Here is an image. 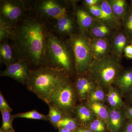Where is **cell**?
Masks as SVG:
<instances>
[{
	"label": "cell",
	"instance_id": "cell-1",
	"mask_svg": "<svg viewBox=\"0 0 132 132\" xmlns=\"http://www.w3.org/2000/svg\"><path fill=\"white\" fill-rule=\"evenodd\" d=\"M50 31L46 22L29 12L15 28L10 40L17 59L34 69L45 66L46 42Z\"/></svg>",
	"mask_w": 132,
	"mask_h": 132
},
{
	"label": "cell",
	"instance_id": "cell-2",
	"mask_svg": "<svg viewBox=\"0 0 132 132\" xmlns=\"http://www.w3.org/2000/svg\"><path fill=\"white\" fill-rule=\"evenodd\" d=\"M45 66L67 75L74 68L73 54L68 41L63 40L50 30L46 42Z\"/></svg>",
	"mask_w": 132,
	"mask_h": 132
},
{
	"label": "cell",
	"instance_id": "cell-3",
	"mask_svg": "<svg viewBox=\"0 0 132 132\" xmlns=\"http://www.w3.org/2000/svg\"><path fill=\"white\" fill-rule=\"evenodd\" d=\"M67 77L61 71L43 66L31 69L26 85L29 90L46 103L52 91Z\"/></svg>",
	"mask_w": 132,
	"mask_h": 132
},
{
	"label": "cell",
	"instance_id": "cell-4",
	"mask_svg": "<svg viewBox=\"0 0 132 132\" xmlns=\"http://www.w3.org/2000/svg\"><path fill=\"white\" fill-rule=\"evenodd\" d=\"M119 59L109 54L99 60H94L88 69L90 78L102 87H111L119 74Z\"/></svg>",
	"mask_w": 132,
	"mask_h": 132
},
{
	"label": "cell",
	"instance_id": "cell-5",
	"mask_svg": "<svg viewBox=\"0 0 132 132\" xmlns=\"http://www.w3.org/2000/svg\"><path fill=\"white\" fill-rule=\"evenodd\" d=\"M90 39L87 35L79 32L69 36L68 41L73 54L74 69L78 75L87 72L94 60Z\"/></svg>",
	"mask_w": 132,
	"mask_h": 132
},
{
	"label": "cell",
	"instance_id": "cell-6",
	"mask_svg": "<svg viewBox=\"0 0 132 132\" xmlns=\"http://www.w3.org/2000/svg\"><path fill=\"white\" fill-rule=\"evenodd\" d=\"M46 103L57 108L63 115L72 111L75 104V93L68 77L52 91Z\"/></svg>",
	"mask_w": 132,
	"mask_h": 132
},
{
	"label": "cell",
	"instance_id": "cell-7",
	"mask_svg": "<svg viewBox=\"0 0 132 132\" xmlns=\"http://www.w3.org/2000/svg\"><path fill=\"white\" fill-rule=\"evenodd\" d=\"M67 2L60 0H39L29 2V12L47 22L56 20L67 14Z\"/></svg>",
	"mask_w": 132,
	"mask_h": 132
},
{
	"label": "cell",
	"instance_id": "cell-8",
	"mask_svg": "<svg viewBox=\"0 0 132 132\" xmlns=\"http://www.w3.org/2000/svg\"><path fill=\"white\" fill-rule=\"evenodd\" d=\"M0 1V20L14 28L29 13V1L1 0Z\"/></svg>",
	"mask_w": 132,
	"mask_h": 132
},
{
	"label": "cell",
	"instance_id": "cell-9",
	"mask_svg": "<svg viewBox=\"0 0 132 132\" xmlns=\"http://www.w3.org/2000/svg\"><path fill=\"white\" fill-rule=\"evenodd\" d=\"M30 67L26 62L18 60L6 67L5 70L1 72L0 75L10 77L22 85H26L30 76Z\"/></svg>",
	"mask_w": 132,
	"mask_h": 132
},
{
	"label": "cell",
	"instance_id": "cell-10",
	"mask_svg": "<svg viewBox=\"0 0 132 132\" xmlns=\"http://www.w3.org/2000/svg\"><path fill=\"white\" fill-rule=\"evenodd\" d=\"M74 7L75 16L79 33L87 35V33H89L95 19L86 8L75 6Z\"/></svg>",
	"mask_w": 132,
	"mask_h": 132
},
{
	"label": "cell",
	"instance_id": "cell-11",
	"mask_svg": "<svg viewBox=\"0 0 132 132\" xmlns=\"http://www.w3.org/2000/svg\"><path fill=\"white\" fill-rule=\"evenodd\" d=\"M131 39L123 30H117L112 37L111 52L118 59L121 58L124 50L131 43Z\"/></svg>",
	"mask_w": 132,
	"mask_h": 132
},
{
	"label": "cell",
	"instance_id": "cell-12",
	"mask_svg": "<svg viewBox=\"0 0 132 132\" xmlns=\"http://www.w3.org/2000/svg\"><path fill=\"white\" fill-rule=\"evenodd\" d=\"M53 29L55 33L61 36H69L74 33L75 21L68 14L52 22Z\"/></svg>",
	"mask_w": 132,
	"mask_h": 132
},
{
	"label": "cell",
	"instance_id": "cell-13",
	"mask_svg": "<svg viewBox=\"0 0 132 132\" xmlns=\"http://www.w3.org/2000/svg\"><path fill=\"white\" fill-rule=\"evenodd\" d=\"M90 43L94 60L102 59L111 52V43L108 39L91 38Z\"/></svg>",
	"mask_w": 132,
	"mask_h": 132
},
{
	"label": "cell",
	"instance_id": "cell-14",
	"mask_svg": "<svg viewBox=\"0 0 132 132\" xmlns=\"http://www.w3.org/2000/svg\"><path fill=\"white\" fill-rule=\"evenodd\" d=\"M117 30L102 21L95 19L94 23L90 29L89 33L92 38H106L112 37Z\"/></svg>",
	"mask_w": 132,
	"mask_h": 132
},
{
	"label": "cell",
	"instance_id": "cell-15",
	"mask_svg": "<svg viewBox=\"0 0 132 132\" xmlns=\"http://www.w3.org/2000/svg\"><path fill=\"white\" fill-rule=\"evenodd\" d=\"M75 82L76 89L80 98L84 100L89 96L94 88L93 80L84 74L78 75Z\"/></svg>",
	"mask_w": 132,
	"mask_h": 132
},
{
	"label": "cell",
	"instance_id": "cell-16",
	"mask_svg": "<svg viewBox=\"0 0 132 132\" xmlns=\"http://www.w3.org/2000/svg\"><path fill=\"white\" fill-rule=\"evenodd\" d=\"M124 118L118 109L111 108L108 111L107 127L111 132H119L123 127Z\"/></svg>",
	"mask_w": 132,
	"mask_h": 132
},
{
	"label": "cell",
	"instance_id": "cell-17",
	"mask_svg": "<svg viewBox=\"0 0 132 132\" xmlns=\"http://www.w3.org/2000/svg\"><path fill=\"white\" fill-rule=\"evenodd\" d=\"M9 40L0 43V61L7 67L18 60Z\"/></svg>",
	"mask_w": 132,
	"mask_h": 132
},
{
	"label": "cell",
	"instance_id": "cell-18",
	"mask_svg": "<svg viewBox=\"0 0 132 132\" xmlns=\"http://www.w3.org/2000/svg\"><path fill=\"white\" fill-rule=\"evenodd\" d=\"M104 15V22L116 30H119L121 25L114 14L110 4L107 0H102L99 4Z\"/></svg>",
	"mask_w": 132,
	"mask_h": 132
},
{
	"label": "cell",
	"instance_id": "cell-19",
	"mask_svg": "<svg viewBox=\"0 0 132 132\" xmlns=\"http://www.w3.org/2000/svg\"><path fill=\"white\" fill-rule=\"evenodd\" d=\"M115 83L121 91L127 93L132 90V69L119 73Z\"/></svg>",
	"mask_w": 132,
	"mask_h": 132
},
{
	"label": "cell",
	"instance_id": "cell-20",
	"mask_svg": "<svg viewBox=\"0 0 132 132\" xmlns=\"http://www.w3.org/2000/svg\"><path fill=\"white\" fill-rule=\"evenodd\" d=\"M116 17L121 23L123 16L127 12L130 5L126 0H108Z\"/></svg>",
	"mask_w": 132,
	"mask_h": 132
},
{
	"label": "cell",
	"instance_id": "cell-21",
	"mask_svg": "<svg viewBox=\"0 0 132 132\" xmlns=\"http://www.w3.org/2000/svg\"><path fill=\"white\" fill-rule=\"evenodd\" d=\"M89 109L98 116L99 119L107 122L108 116V111L106 108L100 102L90 103L89 104Z\"/></svg>",
	"mask_w": 132,
	"mask_h": 132
},
{
	"label": "cell",
	"instance_id": "cell-22",
	"mask_svg": "<svg viewBox=\"0 0 132 132\" xmlns=\"http://www.w3.org/2000/svg\"><path fill=\"white\" fill-rule=\"evenodd\" d=\"M15 28L0 20V43L11 40L14 35Z\"/></svg>",
	"mask_w": 132,
	"mask_h": 132
},
{
	"label": "cell",
	"instance_id": "cell-23",
	"mask_svg": "<svg viewBox=\"0 0 132 132\" xmlns=\"http://www.w3.org/2000/svg\"><path fill=\"white\" fill-rule=\"evenodd\" d=\"M76 113L77 118L81 123L91 122L93 118V115L90 109L83 105L77 107Z\"/></svg>",
	"mask_w": 132,
	"mask_h": 132
},
{
	"label": "cell",
	"instance_id": "cell-24",
	"mask_svg": "<svg viewBox=\"0 0 132 132\" xmlns=\"http://www.w3.org/2000/svg\"><path fill=\"white\" fill-rule=\"evenodd\" d=\"M13 118L14 119L16 118H21L37 120H48L47 115L42 114L36 110L15 114L13 115Z\"/></svg>",
	"mask_w": 132,
	"mask_h": 132
},
{
	"label": "cell",
	"instance_id": "cell-25",
	"mask_svg": "<svg viewBox=\"0 0 132 132\" xmlns=\"http://www.w3.org/2000/svg\"><path fill=\"white\" fill-rule=\"evenodd\" d=\"M107 100L109 105L112 108L118 109L124 105L123 101L119 93L111 87L107 95Z\"/></svg>",
	"mask_w": 132,
	"mask_h": 132
},
{
	"label": "cell",
	"instance_id": "cell-26",
	"mask_svg": "<svg viewBox=\"0 0 132 132\" xmlns=\"http://www.w3.org/2000/svg\"><path fill=\"white\" fill-rule=\"evenodd\" d=\"M121 25L123 30L132 39V6L130 5L127 12L121 21Z\"/></svg>",
	"mask_w": 132,
	"mask_h": 132
},
{
	"label": "cell",
	"instance_id": "cell-27",
	"mask_svg": "<svg viewBox=\"0 0 132 132\" xmlns=\"http://www.w3.org/2000/svg\"><path fill=\"white\" fill-rule=\"evenodd\" d=\"M2 115V123L1 129L4 131H8L14 130L13 127V121L14 119L13 115L11 112L2 110L1 111Z\"/></svg>",
	"mask_w": 132,
	"mask_h": 132
},
{
	"label": "cell",
	"instance_id": "cell-28",
	"mask_svg": "<svg viewBox=\"0 0 132 132\" xmlns=\"http://www.w3.org/2000/svg\"><path fill=\"white\" fill-rule=\"evenodd\" d=\"M57 128H63L72 132L77 129V124L73 119L67 117H63L61 120L55 125Z\"/></svg>",
	"mask_w": 132,
	"mask_h": 132
},
{
	"label": "cell",
	"instance_id": "cell-29",
	"mask_svg": "<svg viewBox=\"0 0 132 132\" xmlns=\"http://www.w3.org/2000/svg\"><path fill=\"white\" fill-rule=\"evenodd\" d=\"M49 107V112L47 115L48 120L53 126L55 125L63 118V114L57 108L51 105H48Z\"/></svg>",
	"mask_w": 132,
	"mask_h": 132
},
{
	"label": "cell",
	"instance_id": "cell-30",
	"mask_svg": "<svg viewBox=\"0 0 132 132\" xmlns=\"http://www.w3.org/2000/svg\"><path fill=\"white\" fill-rule=\"evenodd\" d=\"M88 128L93 132H105L106 126L104 121L97 119L91 121L88 125Z\"/></svg>",
	"mask_w": 132,
	"mask_h": 132
},
{
	"label": "cell",
	"instance_id": "cell-31",
	"mask_svg": "<svg viewBox=\"0 0 132 132\" xmlns=\"http://www.w3.org/2000/svg\"><path fill=\"white\" fill-rule=\"evenodd\" d=\"M86 7V9L87 10L95 19L104 21L103 12L99 5Z\"/></svg>",
	"mask_w": 132,
	"mask_h": 132
},
{
	"label": "cell",
	"instance_id": "cell-32",
	"mask_svg": "<svg viewBox=\"0 0 132 132\" xmlns=\"http://www.w3.org/2000/svg\"><path fill=\"white\" fill-rule=\"evenodd\" d=\"M88 97V100L90 103L100 102L104 100L105 94L100 89H97L90 93Z\"/></svg>",
	"mask_w": 132,
	"mask_h": 132
},
{
	"label": "cell",
	"instance_id": "cell-33",
	"mask_svg": "<svg viewBox=\"0 0 132 132\" xmlns=\"http://www.w3.org/2000/svg\"><path fill=\"white\" fill-rule=\"evenodd\" d=\"M0 110H5L12 112V109L9 106L2 92L0 93Z\"/></svg>",
	"mask_w": 132,
	"mask_h": 132
},
{
	"label": "cell",
	"instance_id": "cell-34",
	"mask_svg": "<svg viewBox=\"0 0 132 132\" xmlns=\"http://www.w3.org/2000/svg\"><path fill=\"white\" fill-rule=\"evenodd\" d=\"M102 0H85L83 1V4L86 7L92 6L99 5Z\"/></svg>",
	"mask_w": 132,
	"mask_h": 132
},
{
	"label": "cell",
	"instance_id": "cell-35",
	"mask_svg": "<svg viewBox=\"0 0 132 132\" xmlns=\"http://www.w3.org/2000/svg\"><path fill=\"white\" fill-rule=\"evenodd\" d=\"M124 53L125 57L128 59H132V45H128L124 50Z\"/></svg>",
	"mask_w": 132,
	"mask_h": 132
},
{
	"label": "cell",
	"instance_id": "cell-36",
	"mask_svg": "<svg viewBox=\"0 0 132 132\" xmlns=\"http://www.w3.org/2000/svg\"><path fill=\"white\" fill-rule=\"evenodd\" d=\"M123 132H132V121H130L126 123Z\"/></svg>",
	"mask_w": 132,
	"mask_h": 132
},
{
	"label": "cell",
	"instance_id": "cell-37",
	"mask_svg": "<svg viewBox=\"0 0 132 132\" xmlns=\"http://www.w3.org/2000/svg\"><path fill=\"white\" fill-rule=\"evenodd\" d=\"M126 114L130 121H132V107L128 108L126 111Z\"/></svg>",
	"mask_w": 132,
	"mask_h": 132
},
{
	"label": "cell",
	"instance_id": "cell-38",
	"mask_svg": "<svg viewBox=\"0 0 132 132\" xmlns=\"http://www.w3.org/2000/svg\"><path fill=\"white\" fill-rule=\"evenodd\" d=\"M74 132H93L89 128H77Z\"/></svg>",
	"mask_w": 132,
	"mask_h": 132
},
{
	"label": "cell",
	"instance_id": "cell-39",
	"mask_svg": "<svg viewBox=\"0 0 132 132\" xmlns=\"http://www.w3.org/2000/svg\"><path fill=\"white\" fill-rule=\"evenodd\" d=\"M59 132H73L63 128H59Z\"/></svg>",
	"mask_w": 132,
	"mask_h": 132
},
{
	"label": "cell",
	"instance_id": "cell-40",
	"mask_svg": "<svg viewBox=\"0 0 132 132\" xmlns=\"http://www.w3.org/2000/svg\"><path fill=\"white\" fill-rule=\"evenodd\" d=\"M0 132H15V131L14 130H11L10 131H4L1 129H0Z\"/></svg>",
	"mask_w": 132,
	"mask_h": 132
},
{
	"label": "cell",
	"instance_id": "cell-41",
	"mask_svg": "<svg viewBox=\"0 0 132 132\" xmlns=\"http://www.w3.org/2000/svg\"><path fill=\"white\" fill-rule=\"evenodd\" d=\"M130 2H131V4H130V5H131V6H132V1H130Z\"/></svg>",
	"mask_w": 132,
	"mask_h": 132
},
{
	"label": "cell",
	"instance_id": "cell-42",
	"mask_svg": "<svg viewBox=\"0 0 132 132\" xmlns=\"http://www.w3.org/2000/svg\"><path fill=\"white\" fill-rule=\"evenodd\" d=\"M131 45L132 46V39L131 40Z\"/></svg>",
	"mask_w": 132,
	"mask_h": 132
},
{
	"label": "cell",
	"instance_id": "cell-43",
	"mask_svg": "<svg viewBox=\"0 0 132 132\" xmlns=\"http://www.w3.org/2000/svg\"><path fill=\"white\" fill-rule=\"evenodd\" d=\"M131 98L132 99V90L131 94Z\"/></svg>",
	"mask_w": 132,
	"mask_h": 132
}]
</instances>
